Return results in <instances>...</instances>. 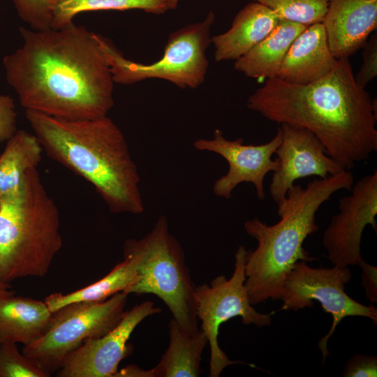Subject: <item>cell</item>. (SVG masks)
<instances>
[{
  "label": "cell",
  "instance_id": "cell-1",
  "mask_svg": "<svg viewBox=\"0 0 377 377\" xmlns=\"http://www.w3.org/2000/svg\"><path fill=\"white\" fill-rule=\"evenodd\" d=\"M20 33L22 45L3 65L26 110L73 120L108 116L114 82L96 33L73 22L59 29L20 27Z\"/></svg>",
  "mask_w": 377,
  "mask_h": 377
},
{
  "label": "cell",
  "instance_id": "cell-2",
  "mask_svg": "<svg viewBox=\"0 0 377 377\" xmlns=\"http://www.w3.org/2000/svg\"><path fill=\"white\" fill-rule=\"evenodd\" d=\"M348 58L306 84L267 79L247 99V107L269 119L313 133L327 154L350 170L377 150L376 99L355 81Z\"/></svg>",
  "mask_w": 377,
  "mask_h": 377
},
{
  "label": "cell",
  "instance_id": "cell-3",
  "mask_svg": "<svg viewBox=\"0 0 377 377\" xmlns=\"http://www.w3.org/2000/svg\"><path fill=\"white\" fill-rule=\"evenodd\" d=\"M25 116L43 151L89 182L111 212H144L138 167L110 117L73 120L34 110Z\"/></svg>",
  "mask_w": 377,
  "mask_h": 377
},
{
  "label": "cell",
  "instance_id": "cell-4",
  "mask_svg": "<svg viewBox=\"0 0 377 377\" xmlns=\"http://www.w3.org/2000/svg\"><path fill=\"white\" fill-rule=\"evenodd\" d=\"M354 177L350 170L326 178L315 179L305 187L293 184L278 207L280 220L269 226L258 218L244 223L247 235L258 242L247 251L245 287L252 305L268 299H281L286 279L298 260L311 261L303 243L318 230L316 214L320 207L337 191L351 190Z\"/></svg>",
  "mask_w": 377,
  "mask_h": 377
},
{
  "label": "cell",
  "instance_id": "cell-5",
  "mask_svg": "<svg viewBox=\"0 0 377 377\" xmlns=\"http://www.w3.org/2000/svg\"><path fill=\"white\" fill-rule=\"evenodd\" d=\"M61 246L59 211L37 168L31 170L21 191L1 201L0 279L44 276Z\"/></svg>",
  "mask_w": 377,
  "mask_h": 377
},
{
  "label": "cell",
  "instance_id": "cell-6",
  "mask_svg": "<svg viewBox=\"0 0 377 377\" xmlns=\"http://www.w3.org/2000/svg\"><path fill=\"white\" fill-rule=\"evenodd\" d=\"M124 253L136 258L141 278L123 292L155 295L184 331L198 332L195 286L186 265L184 250L169 231L167 217L160 216L144 237L126 240Z\"/></svg>",
  "mask_w": 377,
  "mask_h": 377
},
{
  "label": "cell",
  "instance_id": "cell-7",
  "mask_svg": "<svg viewBox=\"0 0 377 377\" xmlns=\"http://www.w3.org/2000/svg\"><path fill=\"white\" fill-rule=\"evenodd\" d=\"M215 16L209 12L201 22L171 33L163 56L154 63L131 61L107 38L95 34L114 83L133 84L147 79H162L182 89H195L205 81L209 62L206 52L211 43L210 29Z\"/></svg>",
  "mask_w": 377,
  "mask_h": 377
},
{
  "label": "cell",
  "instance_id": "cell-8",
  "mask_svg": "<svg viewBox=\"0 0 377 377\" xmlns=\"http://www.w3.org/2000/svg\"><path fill=\"white\" fill-rule=\"evenodd\" d=\"M128 295L121 291L101 302H74L52 313L46 332L24 346L22 353L50 374L85 341L105 335L121 320Z\"/></svg>",
  "mask_w": 377,
  "mask_h": 377
},
{
  "label": "cell",
  "instance_id": "cell-9",
  "mask_svg": "<svg viewBox=\"0 0 377 377\" xmlns=\"http://www.w3.org/2000/svg\"><path fill=\"white\" fill-rule=\"evenodd\" d=\"M247 250L240 245L235 253V269L228 279L219 275L210 281L195 286V299L198 319L201 321L200 330L206 336L210 347L209 377H219L229 365L246 364L230 360L219 347L218 342L220 325L236 316H240L244 325L257 327L270 325L271 313L258 312L250 303L244 283L245 263Z\"/></svg>",
  "mask_w": 377,
  "mask_h": 377
},
{
  "label": "cell",
  "instance_id": "cell-10",
  "mask_svg": "<svg viewBox=\"0 0 377 377\" xmlns=\"http://www.w3.org/2000/svg\"><path fill=\"white\" fill-rule=\"evenodd\" d=\"M351 277L348 267L313 268L309 266L306 261L298 260L288 273L283 287L281 297L283 305L280 310L312 308L316 300L320 303L325 313L332 315L333 322L328 333L318 342L323 364L330 355L328 340L345 317H366L371 319L374 325L377 324V308L374 305H364L345 292V286Z\"/></svg>",
  "mask_w": 377,
  "mask_h": 377
},
{
  "label": "cell",
  "instance_id": "cell-11",
  "mask_svg": "<svg viewBox=\"0 0 377 377\" xmlns=\"http://www.w3.org/2000/svg\"><path fill=\"white\" fill-rule=\"evenodd\" d=\"M350 195L339 200V212L323 232V245L334 266L358 265L362 260L361 240L365 227L377 232V171L360 178Z\"/></svg>",
  "mask_w": 377,
  "mask_h": 377
},
{
  "label": "cell",
  "instance_id": "cell-12",
  "mask_svg": "<svg viewBox=\"0 0 377 377\" xmlns=\"http://www.w3.org/2000/svg\"><path fill=\"white\" fill-rule=\"evenodd\" d=\"M281 141V130L269 142L260 145H246L238 138L228 140L223 132L216 129L212 139L199 138L193 147L200 151L214 152L222 156L228 163L227 173L217 179L213 186L214 193L220 198L229 199L235 187L243 182L252 184L259 200L265 198L264 179L269 172L277 168L276 158L272 156Z\"/></svg>",
  "mask_w": 377,
  "mask_h": 377
},
{
  "label": "cell",
  "instance_id": "cell-13",
  "mask_svg": "<svg viewBox=\"0 0 377 377\" xmlns=\"http://www.w3.org/2000/svg\"><path fill=\"white\" fill-rule=\"evenodd\" d=\"M162 310L146 301L125 311L121 320L103 336L85 341L69 353L57 371L59 377H114L120 362L132 353L128 341L147 317Z\"/></svg>",
  "mask_w": 377,
  "mask_h": 377
},
{
  "label": "cell",
  "instance_id": "cell-14",
  "mask_svg": "<svg viewBox=\"0 0 377 377\" xmlns=\"http://www.w3.org/2000/svg\"><path fill=\"white\" fill-rule=\"evenodd\" d=\"M281 141L275 151L277 168L273 172L269 192L280 206L294 182L316 176L326 178L345 170L327 153L323 144L309 130L287 124H281Z\"/></svg>",
  "mask_w": 377,
  "mask_h": 377
},
{
  "label": "cell",
  "instance_id": "cell-15",
  "mask_svg": "<svg viewBox=\"0 0 377 377\" xmlns=\"http://www.w3.org/2000/svg\"><path fill=\"white\" fill-rule=\"evenodd\" d=\"M322 23L334 57L349 58L376 29L377 0H330Z\"/></svg>",
  "mask_w": 377,
  "mask_h": 377
},
{
  "label": "cell",
  "instance_id": "cell-16",
  "mask_svg": "<svg viewBox=\"0 0 377 377\" xmlns=\"http://www.w3.org/2000/svg\"><path fill=\"white\" fill-rule=\"evenodd\" d=\"M337 62L323 23H315L306 27L293 42L276 77L293 84H309L328 74Z\"/></svg>",
  "mask_w": 377,
  "mask_h": 377
},
{
  "label": "cell",
  "instance_id": "cell-17",
  "mask_svg": "<svg viewBox=\"0 0 377 377\" xmlns=\"http://www.w3.org/2000/svg\"><path fill=\"white\" fill-rule=\"evenodd\" d=\"M279 19L258 2L246 4L236 14L227 31L211 38L215 60L235 61L242 57L274 29Z\"/></svg>",
  "mask_w": 377,
  "mask_h": 377
},
{
  "label": "cell",
  "instance_id": "cell-18",
  "mask_svg": "<svg viewBox=\"0 0 377 377\" xmlns=\"http://www.w3.org/2000/svg\"><path fill=\"white\" fill-rule=\"evenodd\" d=\"M52 318L45 301L15 294L0 297V343L30 344L46 332Z\"/></svg>",
  "mask_w": 377,
  "mask_h": 377
},
{
  "label": "cell",
  "instance_id": "cell-19",
  "mask_svg": "<svg viewBox=\"0 0 377 377\" xmlns=\"http://www.w3.org/2000/svg\"><path fill=\"white\" fill-rule=\"evenodd\" d=\"M306 28L304 24L279 19L264 39L235 61V70L252 78L277 77L290 45Z\"/></svg>",
  "mask_w": 377,
  "mask_h": 377
},
{
  "label": "cell",
  "instance_id": "cell-20",
  "mask_svg": "<svg viewBox=\"0 0 377 377\" xmlns=\"http://www.w3.org/2000/svg\"><path fill=\"white\" fill-rule=\"evenodd\" d=\"M43 149L34 134L17 130L0 156V199L16 196L22 189L27 172L37 168Z\"/></svg>",
  "mask_w": 377,
  "mask_h": 377
},
{
  "label": "cell",
  "instance_id": "cell-21",
  "mask_svg": "<svg viewBox=\"0 0 377 377\" xmlns=\"http://www.w3.org/2000/svg\"><path fill=\"white\" fill-rule=\"evenodd\" d=\"M169 346L160 362L151 369L153 377H198L200 361L208 343L202 330L195 334L184 331L172 318L169 322Z\"/></svg>",
  "mask_w": 377,
  "mask_h": 377
},
{
  "label": "cell",
  "instance_id": "cell-22",
  "mask_svg": "<svg viewBox=\"0 0 377 377\" xmlns=\"http://www.w3.org/2000/svg\"><path fill=\"white\" fill-rule=\"evenodd\" d=\"M124 256L122 262L95 283L68 294L56 293L46 297L45 302L50 311L53 313L74 302H103L138 282L141 276L138 270L136 258L130 253H124Z\"/></svg>",
  "mask_w": 377,
  "mask_h": 377
},
{
  "label": "cell",
  "instance_id": "cell-23",
  "mask_svg": "<svg viewBox=\"0 0 377 377\" xmlns=\"http://www.w3.org/2000/svg\"><path fill=\"white\" fill-rule=\"evenodd\" d=\"M134 9L161 15L170 8L169 0H54L52 29L67 25L75 15L86 11Z\"/></svg>",
  "mask_w": 377,
  "mask_h": 377
},
{
  "label": "cell",
  "instance_id": "cell-24",
  "mask_svg": "<svg viewBox=\"0 0 377 377\" xmlns=\"http://www.w3.org/2000/svg\"><path fill=\"white\" fill-rule=\"evenodd\" d=\"M258 2L274 12L280 19L306 27L322 22L330 0H250Z\"/></svg>",
  "mask_w": 377,
  "mask_h": 377
},
{
  "label": "cell",
  "instance_id": "cell-25",
  "mask_svg": "<svg viewBox=\"0 0 377 377\" xmlns=\"http://www.w3.org/2000/svg\"><path fill=\"white\" fill-rule=\"evenodd\" d=\"M50 374L34 359L20 353L17 343H0V377H49Z\"/></svg>",
  "mask_w": 377,
  "mask_h": 377
},
{
  "label": "cell",
  "instance_id": "cell-26",
  "mask_svg": "<svg viewBox=\"0 0 377 377\" xmlns=\"http://www.w3.org/2000/svg\"><path fill=\"white\" fill-rule=\"evenodd\" d=\"M19 17L34 30L52 28L54 0H13Z\"/></svg>",
  "mask_w": 377,
  "mask_h": 377
},
{
  "label": "cell",
  "instance_id": "cell-27",
  "mask_svg": "<svg viewBox=\"0 0 377 377\" xmlns=\"http://www.w3.org/2000/svg\"><path fill=\"white\" fill-rule=\"evenodd\" d=\"M362 64L355 76L356 82L364 88L377 75V34L371 35L364 45Z\"/></svg>",
  "mask_w": 377,
  "mask_h": 377
},
{
  "label": "cell",
  "instance_id": "cell-28",
  "mask_svg": "<svg viewBox=\"0 0 377 377\" xmlns=\"http://www.w3.org/2000/svg\"><path fill=\"white\" fill-rule=\"evenodd\" d=\"M17 131L14 100L9 95H0V143L7 142Z\"/></svg>",
  "mask_w": 377,
  "mask_h": 377
},
{
  "label": "cell",
  "instance_id": "cell-29",
  "mask_svg": "<svg viewBox=\"0 0 377 377\" xmlns=\"http://www.w3.org/2000/svg\"><path fill=\"white\" fill-rule=\"evenodd\" d=\"M343 376L345 377L377 376V357L356 354L346 364Z\"/></svg>",
  "mask_w": 377,
  "mask_h": 377
},
{
  "label": "cell",
  "instance_id": "cell-30",
  "mask_svg": "<svg viewBox=\"0 0 377 377\" xmlns=\"http://www.w3.org/2000/svg\"><path fill=\"white\" fill-rule=\"evenodd\" d=\"M362 269V283L365 289L367 298L373 303L377 302V267L364 260L358 265Z\"/></svg>",
  "mask_w": 377,
  "mask_h": 377
},
{
  "label": "cell",
  "instance_id": "cell-31",
  "mask_svg": "<svg viewBox=\"0 0 377 377\" xmlns=\"http://www.w3.org/2000/svg\"><path fill=\"white\" fill-rule=\"evenodd\" d=\"M114 377H153V375L151 369L145 370L133 364L118 370Z\"/></svg>",
  "mask_w": 377,
  "mask_h": 377
},
{
  "label": "cell",
  "instance_id": "cell-32",
  "mask_svg": "<svg viewBox=\"0 0 377 377\" xmlns=\"http://www.w3.org/2000/svg\"><path fill=\"white\" fill-rule=\"evenodd\" d=\"M15 294V292L11 290L8 283L2 281L0 279V297L9 296Z\"/></svg>",
  "mask_w": 377,
  "mask_h": 377
},
{
  "label": "cell",
  "instance_id": "cell-33",
  "mask_svg": "<svg viewBox=\"0 0 377 377\" xmlns=\"http://www.w3.org/2000/svg\"><path fill=\"white\" fill-rule=\"evenodd\" d=\"M179 0H169L170 10L175 9Z\"/></svg>",
  "mask_w": 377,
  "mask_h": 377
},
{
  "label": "cell",
  "instance_id": "cell-34",
  "mask_svg": "<svg viewBox=\"0 0 377 377\" xmlns=\"http://www.w3.org/2000/svg\"><path fill=\"white\" fill-rule=\"evenodd\" d=\"M1 199H0V207H1Z\"/></svg>",
  "mask_w": 377,
  "mask_h": 377
}]
</instances>
